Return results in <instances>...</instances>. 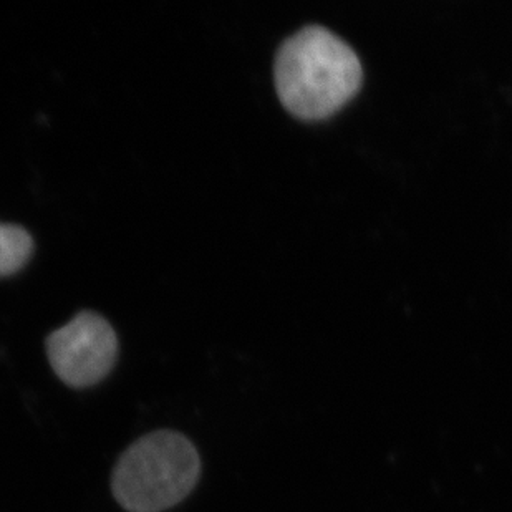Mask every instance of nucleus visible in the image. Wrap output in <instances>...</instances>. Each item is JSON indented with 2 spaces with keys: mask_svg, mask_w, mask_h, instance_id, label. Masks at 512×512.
Wrapping results in <instances>:
<instances>
[{
  "mask_svg": "<svg viewBox=\"0 0 512 512\" xmlns=\"http://www.w3.org/2000/svg\"><path fill=\"white\" fill-rule=\"evenodd\" d=\"M277 95L292 115L324 120L350 102L362 85V63L350 45L320 25L285 40L274 67Z\"/></svg>",
  "mask_w": 512,
  "mask_h": 512,
  "instance_id": "obj_1",
  "label": "nucleus"
},
{
  "mask_svg": "<svg viewBox=\"0 0 512 512\" xmlns=\"http://www.w3.org/2000/svg\"><path fill=\"white\" fill-rule=\"evenodd\" d=\"M118 340L102 315L82 312L47 340V355L58 378L70 387H92L115 365Z\"/></svg>",
  "mask_w": 512,
  "mask_h": 512,
  "instance_id": "obj_3",
  "label": "nucleus"
},
{
  "mask_svg": "<svg viewBox=\"0 0 512 512\" xmlns=\"http://www.w3.org/2000/svg\"><path fill=\"white\" fill-rule=\"evenodd\" d=\"M32 237L25 229L0 224V277L19 271L32 254Z\"/></svg>",
  "mask_w": 512,
  "mask_h": 512,
  "instance_id": "obj_4",
  "label": "nucleus"
},
{
  "mask_svg": "<svg viewBox=\"0 0 512 512\" xmlns=\"http://www.w3.org/2000/svg\"><path fill=\"white\" fill-rule=\"evenodd\" d=\"M201 461L186 436L155 431L135 441L113 469V496L130 512H161L181 503L198 483Z\"/></svg>",
  "mask_w": 512,
  "mask_h": 512,
  "instance_id": "obj_2",
  "label": "nucleus"
}]
</instances>
